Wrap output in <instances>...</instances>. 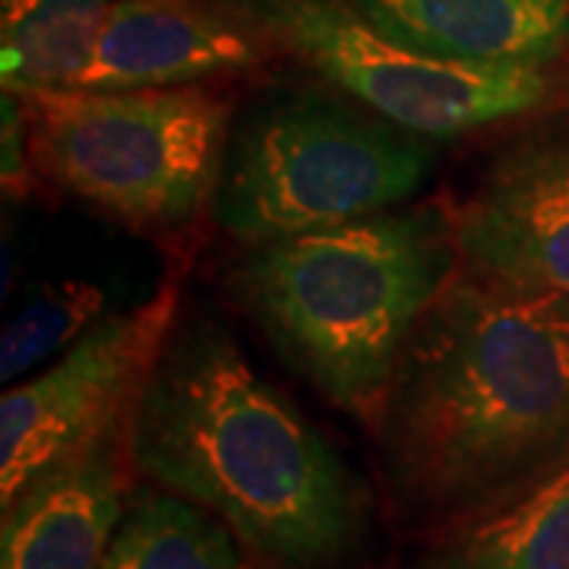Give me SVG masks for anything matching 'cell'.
<instances>
[{"label": "cell", "instance_id": "cell-5", "mask_svg": "<svg viewBox=\"0 0 569 569\" xmlns=\"http://www.w3.org/2000/svg\"><path fill=\"white\" fill-rule=\"evenodd\" d=\"M433 146L332 96H282L231 123L212 219L266 244L402 206L433 168Z\"/></svg>", "mask_w": 569, "mask_h": 569}, {"label": "cell", "instance_id": "cell-3", "mask_svg": "<svg viewBox=\"0 0 569 569\" xmlns=\"http://www.w3.org/2000/svg\"><path fill=\"white\" fill-rule=\"evenodd\" d=\"M452 209H387L250 244L228 298L329 406L373 427L427 307L459 272Z\"/></svg>", "mask_w": 569, "mask_h": 569}, {"label": "cell", "instance_id": "cell-16", "mask_svg": "<svg viewBox=\"0 0 569 569\" xmlns=\"http://www.w3.org/2000/svg\"><path fill=\"white\" fill-rule=\"evenodd\" d=\"M3 190L22 197L32 181H36V162H32V146H29V123H26V108L17 92L3 89Z\"/></svg>", "mask_w": 569, "mask_h": 569}, {"label": "cell", "instance_id": "cell-2", "mask_svg": "<svg viewBox=\"0 0 569 569\" xmlns=\"http://www.w3.org/2000/svg\"><path fill=\"white\" fill-rule=\"evenodd\" d=\"M127 456L266 569H348L370 541L365 481L206 313H178L130 408Z\"/></svg>", "mask_w": 569, "mask_h": 569}, {"label": "cell", "instance_id": "cell-13", "mask_svg": "<svg viewBox=\"0 0 569 569\" xmlns=\"http://www.w3.org/2000/svg\"><path fill=\"white\" fill-rule=\"evenodd\" d=\"M102 569H266L209 509L164 488L130 490Z\"/></svg>", "mask_w": 569, "mask_h": 569}, {"label": "cell", "instance_id": "cell-8", "mask_svg": "<svg viewBox=\"0 0 569 569\" xmlns=\"http://www.w3.org/2000/svg\"><path fill=\"white\" fill-rule=\"evenodd\" d=\"M452 222L462 266L569 298V127L509 142Z\"/></svg>", "mask_w": 569, "mask_h": 569}, {"label": "cell", "instance_id": "cell-7", "mask_svg": "<svg viewBox=\"0 0 569 569\" xmlns=\"http://www.w3.org/2000/svg\"><path fill=\"white\" fill-rule=\"evenodd\" d=\"M178 284L168 282L146 305L104 313L58 365L7 389L0 402V503L7 507L39 471L86 447L130 415L171 326Z\"/></svg>", "mask_w": 569, "mask_h": 569}, {"label": "cell", "instance_id": "cell-10", "mask_svg": "<svg viewBox=\"0 0 569 569\" xmlns=\"http://www.w3.org/2000/svg\"><path fill=\"white\" fill-rule=\"evenodd\" d=\"M127 418L39 471L3 507L0 569H102L130 500Z\"/></svg>", "mask_w": 569, "mask_h": 569}, {"label": "cell", "instance_id": "cell-15", "mask_svg": "<svg viewBox=\"0 0 569 569\" xmlns=\"http://www.w3.org/2000/svg\"><path fill=\"white\" fill-rule=\"evenodd\" d=\"M102 317L104 295L96 284L63 282L36 295L3 332V346H0L3 383L22 377L48 355L73 346Z\"/></svg>", "mask_w": 569, "mask_h": 569}, {"label": "cell", "instance_id": "cell-4", "mask_svg": "<svg viewBox=\"0 0 569 569\" xmlns=\"http://www.w3.org/2000/svg\"><path fill=\"white\" fill-rule=\"evenodd\" d=\"M41 178L140 231L197 222L222 174L234 99L209 86L17 92Z\"/></svg>", "mask_w": 569, "mask_h": 569}, {"label": "cell", "instance_id": "cell-14", "mask_svg": "<svg viewBox=\"0 0 569 569\" xmlns=\"http://www.w3.org/2000/svg\"><path fill=\"white\" fill-rule=\"evenodd\" d=\"M114 3L118 0H0L3 89H73Z\"/></svg>", "mask_w": 569, "mask_h": 569}, {"label": "cell", "instance_id": "cell-11", "mask_svg": "<svg viewBox=\"0 0 569 569\" xmlns=\"http://www.w3.org/2000/svg\"><path fill=\"white\" fill-rule=\"evenodd\" d=\"M373 29L433 58L557 63L569 48V0H351Z\"/></svg>", "mask_w": 569, "mask_h": 569}, {"label": "cell", "instance_id": "cell-12", "mask_svg": "<svg viewBox=\"0 0 569 569\" xmlns=\"http://www.w3.org/2000/svg\"><path fill=\"white\" fill-rule=\"evenodd\" d=\"M411 569H569V468L488 519L430 535Z\"/></svg>", "mask_w": 569, "mask_h": 569}, {"label": "cell", "instance_id": "cell-1", "mask_svg": "<svg viewBox=\"0 0 569 569\" xmlns=\"http://www.w3.org/2000/svg\"><path fill=\"white\" fill-rule=\"evenodd\" d=\"M383 488L427 535L519 503L569 468V298L459 266L427 307L377 425Z\"/></svg>", "mask_w": 569, "mask_h": 569}, {"label": "cell", "instance_id": "cell-6", "mask_svg": "<svg viewBox=\"0 0 569 569\" xmlns=\"http://www.w3.org/2000/svg\"><path fill=\"white\" fill-rule=\"evenodd\" d=\"M269 39L348 99L425 140H449L569 102L557 63H466L389 39L351 0H238Z\"/></svg>", "mask_w": 569, "mask_h": 569}, {"label": "cell", "instance_id": "cell-9", "mask_svg": "<svg viewBox=\"0 0 569 569\" xmlns=\"http://www.w3.org/2000/svg\"><path fill=\"white\" fill-rule=\"evenodd\" d=\"M282 48L238 0H118L73 89H171L263 67Z\"/></svg>", "mask_w": 569, "mask_h": 569}]
</instances>
